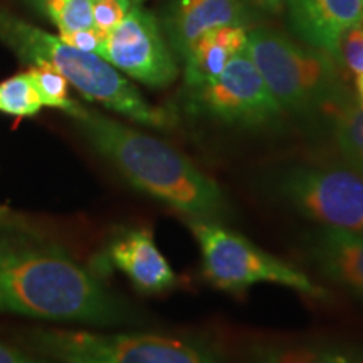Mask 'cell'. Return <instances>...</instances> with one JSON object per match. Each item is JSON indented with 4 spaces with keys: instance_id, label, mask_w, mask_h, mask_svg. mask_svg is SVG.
<instances>
[{
    "instance_id": "obj_1",
    "label": "cell",
    "mask_w": 363,
    "mask_h": 363,
    "mask_svg": "<svg viewBox=\"0 0 363 363\" xmlns=\"http://www.w3.org/2000/svg\"><path fill=\"white\" fill-rule=\"evenodd\" d=\"M0 313L98 328L133 325L138 311L48 235L0 233Z\"/></svg>"
},
{
    "instance_id": "obj_2",
    "label": "cell",
    "mask_w": 363,
    "mask_h": 363,
    "mask_svg": "<svg viewBox=\"0 0 363 363\" xmlns=\"http://www.w3.org/2000/svg\"><path fill=\"white\" fill-rule=\"evenodd\" d=\"M66 115L91 148L133 189L189 220L224 222L230 217V203L220 185L172 145L79 103Z\"/></svg>"
},
{
    "instance_id": "obj_3",
    "label": "cell",
    "mask_w": 363,
    "mask_h": 363,
    "mask_svg": "<svg viewBox=\"0 0 363 363\" xmlns=\"http://www.w3.org/2000/svg\"><path fill=\"white\" fill-rule=\"evenodd\" d=\"M0 40L29 65H49L57 69L89 101L150 128L165 130L174 125L169 110L153 106L128 79L93 52L71 48L65 40L21 21L0 9Z\"/></svg>"
},
{
    "instance_id": "obj_4",
    "label": "cell",
    "mask_w": 363,
    "mask_h": 363,
    "mask_svg": "<svg viewBox=\"0 0 363 363\" xmlns=\"http://www.w3.org/2000/svg\"><path fill=\"white\" fill-rule=\"evenodd\" d=\"M22 343L52 363H222L203 338L158 333H99L72 328H30Z\"/></svg>"
},
{
    "instance_id": "obj_5",
    "label": "cell",
    "mask_w": 363,
    "mask_h": 363,
    "mask_svg": "<svg viewBox=\"0 0 363 363\" xmlns=\"http://www.w3.org/2000/svg\"><path fill=\"white\" fill-rule=\"evenodd\" d=\"M246 52L283 111L331 113L343 101L337 61L310 45H299L274 30L247 33Z\"/></svg>"
},
{
    "instance_id": "obj_6",
    "label": "cell",
    "mask_w": 363,
    "mask_h": 363,
    "mask_svg": "<svg viewBox=\"0 0 363 363\" xmlns=\"http://www.w3.org/2000/svg\"><path fill=\"white\" fill-rule=\"evenodd\" d=\"M189 227L201 249L203 276L220 291L238 293L257 283H271L313 299L328 296L301 269L262 251L247 238L227 229L222 222L189 220Z\"/></svg>"
},
{
    "instance_id": "obj_7",
    "label": "cell",
    "mask_w": 363,
    "mask_h": 363,
    "mask_svg": "<svg viewBox=\"0 0 363 363\" xmlns=\"http://www.w3.org/2000/svg\"><path fill=\"white\" fill-rule=\"evenodd\" d=\"M266 190L308 220L363 234V175L348 165L284 167L266 177Z\"/></svg>"
},
{
    "instance_id": "obj_8",
    "label": "cell",
    "mask_w": 363,
    "mask_h": 363,
    "mask_svg": "<svg viewBox=\"0 0 363 363\" xmlns=\"http://www.w3.org/2000/svg\"><path fill=\"white\" fill-rule=\"evenodd\" d=\"M98 56L150 88H167L179 76L175 56L157 17L135 2L125 19L106 34Z\"/></svg>"
},
{
    "instance_id": "obj_9",
    "label": "cell",
    "mask_w": 363,
    "mask_h": 363,
    "mask_svg": "<svg viewBox=\"0 0 363 363\" xmlns=\"http://www.w3.org/2000/svg\"><path fill=\"white\" fill-rule=\"evenodd\" d=\"M190 94L208 116L242 128L271 125L283 113L246 49L227 62L219 78Z\"/></svg>"
},
{
    "instance_id": "obj_10",
    "label": "cell",
    "mask_w": 363,
    "mask_h": 363,
    "mask_svg": "<svg viewBox=\"0 0 363 363\" xmlns=\"http://www.w3.org/2000/svg\"><path fill=\"white\" fill-rule=\"evenodd\" d=\"M108 267L123 272L143 294H162L177 286L175 271L145 227H125L113 234L93 269L101 276L99 271Z\"/></svg>"
},
{
    "instance_id": "obj_11",
    "label": "cell",
    "mask_w": 363,
    "mask_h": 363,
    "mask_svg": "<svg viewBox=\"0 0 363 363\" xmlns=\"http://www.w3.org/2000/svg\"><path fill=\"white\" fill-rule=\"evenodd\" d=\"M293 33L338 62L343 34L363 22V0H284Z\"/></svg>"
},
{
    "instance_id": "obj_12",
    "label": "cell",
    "mask_w": 363,
    "mask_h": 363,
    "mask_svg": "<svg viewBox=\"0 0 363 363\" xmlns=\"http://www.w3.org/2000/svg\"><path fill=\"white\" fill-rule=\"evenodd\" d=\"M305 247L321 274L363 299V234L320 225Z\"/></svg>"
},
{
    "instance_id": "obj_13",
    "label": "cell",
    "mask_w": 363,
    "mask_h": 363,
    "mask_svg": "<svg viewBox=\"0 0 363 363\" xmlns=\"http://www.w3.org/2000/svg\"><path fill=\"white\" fill-rule=\"evenodd\" d=\"M242 21L239 0H179L169 19L172 49L185 59L203 34L219 27L242 26Z\"/></svg>"
},
{
    "instance_id": "obj_14",
    "label": "cell",
    "mask_w": 363,
    "mask_h": 363,
    "mask_svg": "<svg viewBox=\"0 0 363 363\" xmlns=\"http://www.w3.org/2000/svg\"><path fill=\"white\" fill-rule=\"evenodd\" d=\"M247 44L244 26H227L203 34L190 49L185 61V84L190 93L219 78L227 62Z\"/></svg>"
},
{
    "instance_id": "obj_15",
    "label": "cell",
    "mask_w": 363,
    "mask_h": 363,
    "mask_svg": "<svg viewBox=\"0 0 363 363\" xmlns=\"http://www.w3.org/2000/svg\"><path fill=\"white\" fill-rule=\"evenodd\" d=\"M240 363H363V358L350 347L313 338L257 343Z\"/></svg>"
},
{
    "instance_id": "obj_16",
    "label": "cell",
    "mask_w": 363,
    "mask_h": 363,
    "mask_svg": "<svg viewBox=\"0 0 363 363\" xmlns=\"http://www.w3.org/2000/svg\"><path fill=\"white\" fill-rule=\"evenodd\" d=\"M333 138L343 160L363 175V108L342 101L330 113Z\"/></svg>"
},
{
    "instance_id": "obj_17",
    "label": "cell",
    "mask_w": 363,
    "mask_h": 363,
    "mask_svg": "<svg viewBox=\"0 0 363 363\" xmlns=\"http://www.w3.org/2000/svg\"><path fill=\"white\" fill-rule=\"evenodd\" d=\"M33 2L57 26L59 34L93 29L94 0H33Z\"/></svg>"
},
{
    "instance_id": "obj_18",
    "label": "cell",
    "mask_w": 363,
    "mask_h": 363,
    "mask_svg": "<svg viewBox=\"0 0 363 363\" xmlns=\"http://www.w3.org/2000/svg\"><path fill=\"white\" fill-rule=\"evenodd\" d=\"M40 108H43V103H40L27 72L0 83V113L27 118L38 115Z\"/></svg>"
},
{
    "instance_id": "obj_19",
    "label": "cell",
    "mask_w": 363,
    "mask_h": 363,
    "mask_svg": "<svg viewBox=\"0 0 363 363\" xmlns=\"http://www.w3.org/2000/svg\"><path fill=\"white\" fill-rule=\"evenodd\" d=\"M27 74H29L30 83H33L43 106L57 108V110L66 113L76 103L69 98V88H67L69 83H67V79L52 66H33L27 71Z\"/></svg>"
},
{
    "instance_id": "obj_20",
    "label": "cell",
    "mask_w": 363,
    "mask_h": 363,
    "mask_svg": "<svg viewBox=\"0 0 363 363\" xmlns=\"http://www.w3.org/2000/svg\"><path fill=\"white\" fill-rule=\"evenodd\" d=\"M338 62L355 76L363 72V22L343 34L338 45Z\"/></svg>"
},
{
    "instance_id": "obj_21",
    "label": "cell",
    "mask_w": 363,
    "mask_h": 363,
    "mask_svg": "<svg viewBox=\"0 0 363 363\" xmlns=\"http://www.w3.org/2000/svg\"><path fill=\"white\" fill-rule=\"evenodd\" d=\"M130 7L120 0H94L93 2V27L103 38L111 33L125 19Z\"/></svg>"
},
{
    "instance_id": "obj_22",
    "label": "cell",
    "mask_w": 363,
    "mask_h": 363,
    "mask_svg": "<svg viewBox=\"0 0 363 363\" xmlns=\"http://www.w3.org/2000/svg\"><path fill=\"white\" fill-rule=\"evenodd\" d=\"M0 233L29 234V235H48L35 219L22 212L12 211L7 206H0Z\"/></svg>"
},
{
    "instance_id": "obj_23",
    "label": "cell",
    "mask_w": 363,
    "mask_h": 363,
    "mask_svg": "<svg viewBox=\"0 0 363 363\" xmlns=\"http://www.w3.org/2000/svg\"><path fill=\"white\" fill-rule=\"evenodd\" d=\"M59 39L65 40L67 45L71 48L79 49L83 52H93V54H99V49H101V44L104 38L98 33L96 29H81V30H74V33H67V34H61Z\"/></svg>"
},
{
    "instance_id": "obj_24",
    "label": "cell",
    "mask_w": 363,
    "mask_h": 363,
    "mask_svg": "<svg viewBox=\"0 0 363 363\" xmlns=\"http://www.w3.org/2000/svg\"><path fill=\"white\" fill-rule=\"evenodd\" d=\"M0 363H52L39 358L35 355L19 350V348L11 347V345L0 342Z\"/></svg>"
},
{
    "instance_id": "obj_25",
    "label": "cell",
    "mask_w": 363,
    "mask_h": 363,
    "mask_svg": "<svg viewBox=\"0 0 363 363\" xmlns=\"http://www.w3.org/2000/svg\"><path fill=\"white\" fill-rule=\"evenodd\" d=\"M247 2L266 12H279L284 6V0H247Z\"/></svg>"
},
{
    "instance_id": "obj_26",
    "label": "cell",
    "mask_w": 363,
    "mask_h": 363,
    "mask_svg": "<svg viewBox=\"0 0 363 363\" xmlns=\"http://www.w3.org/2000/svg\"><path fill=\"white\" fill-rule=\"evenodd\" d=\"M355 86H357V94H358V101H360V106L363 108V72L357 74L355 79Z\"/></svg>"
},
{
    "instance_id": "obj_27",
    "label": "cell",
    "mask_w": 363,
    "mask_h": 363,
    "mask_svg": "<svg viewBox=\"0 0 363 363\" xmlns=\"http://www.w3.org/2000/svg\"><path fill=\"white\" fill-rule=\"evenodd\" d=\"M120 2H121V4H125L126 7H130V6H131V0H120Z\"/></svg>"
}]
</instances>
